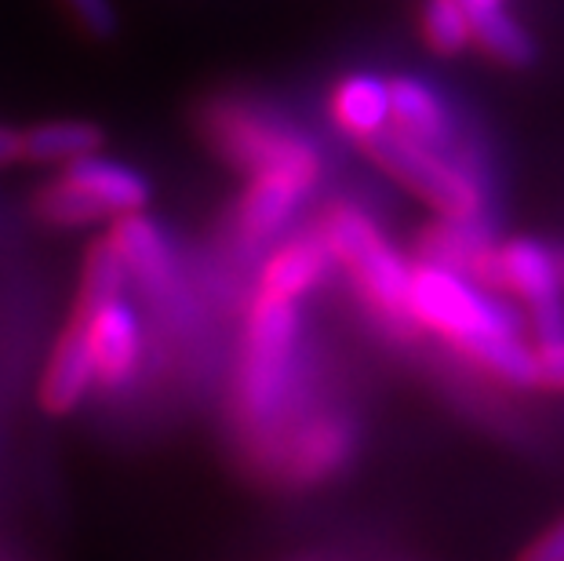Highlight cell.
<instances>
[{
    "label": "cell",
    "mask_w": 564,
    "mask_h": 561,
    "mask_svg": "<svg viewBox=\"0 0 564 561\" xmlns=\"http://www.w3.org/2000/svg\"><path fill=\"white\" fill-rule=\"evenodd\" d=\"M66 179L69 186L80 190L84 197H91L95 205L106 212V219H117V216H128V212H142L150 205V179L128 169L121 161H110V158H77L66 164V172L58 175Z\"/></svg>",
    "instance_id": "obj_10"
},
{
    "label": "cell",
    "mask_w": 564,
    "mask_h": 561,
    "mask_svg": "<svg viewBox=\"0 0 564 561\" xmlns=\"http://www.w3.org/2000/svg\"><path fill=\"white\" fill-rule=\"evenodd\" d=\"M37 212L47 223H55V226H88V223L106 219V212L95 205L91 197H84L80 190L69 186L66 179H55L52 186L41 190Z\"/></svg>",
    "instance_id": "obj_21"
},
{
    "label": "cell",
    "mask_w": 564,
    "mask_h": 561,
    "mask_svg": "<svg viewBox=\"0 0 564 561\" xmlns=\"http://www.w3.org/2000/svg\"><path fill=\"white\" fill-rule=\"evenodd\" d=\"M63 4L74 11V19L91 33V37L110 41L113 33H117V8H113V0H63Z\"/></svg>",
    "instance_id": "obj_22"
},
{
    "label": "cell",
    "mask_w": 564,
    "mask_h": 561,
    "mask_svg": "<svg viewBox=\"0 0 564 561\" xmlns=\"http://www.w3.org/2000/svg\"><path fill=\"white\" fill-rule=\"evenodd\" d=\"M524 561H564V518L524 554Z\"/></svg>",
    "instance_id": "obj_24"
},
{
    "label": "cell",
    "mask_w": 564,
    "mask_h": 561,
    "mask_svg": "<svg viewBox=\"0 0 564 561\" xmlns=\"http://www.w3.org/2000/svg\"><path fill=\"white\" fill-rule=\"evenodd\" d=\"M496 278H502L532 310L539 346L564 339V295L554 252L539 241H510L496 252Z\"/></svg>",
    "instance_id": "obj_6"
},
{
    "label": "cell",
    "mask_w": 564,
    "mask_h": 561,
    "mask_svg": "<svg viewBox=\"0 0 564 561\" xmlns=\"http://www.w3.org/2000/svg\"><path fill=\"white\" fill-rule=\"evenodd\" d=\"M128 289V270L121 256L113 252L110 241H99L91 248L88 267H84V281H80V295H77V314H91L106 303L121 300Z\"/></svg>",
    "instance_id": "obj_18"
},
{
    "label": "cell",
    "mask_w": 564,
    "mask_h": 561,
    "mask_svg": "<svg viewBox=\"0 0 564 561\" xmlns=\"http://www.w3.org/2000/svg\"><path fill=\"white\" fill-rule=\"evenodd\" d=\"M303 317L292 300L256 295L245 328V362L237 379V412L251 431H270L292 401L299 376Z\"/></svg>",
    "instance_id": "obj_1"
},
{
    "label": "cell",
    "mask_w": 564,
    "mask_h": 561,
    "mask_svg": "<svg viewBox=\"0 0 564 561\" xmlns=\"http://www.w3.org/2000/svg\"><path fill=\"white\" fill-rule=\"evenodd\" d=\"M390 125L408 139L426 142V147L448 142V128H452L441 95L419 77L390 80Z\"/></svg>",
    "instance_id": "obj_15"
},
{
    "label": "cell",
    "mask_w": 564,
    "mask_h": 561,
    "mask_svg": "<svg viewBox=\"0 0 564 561\" xmlns=\"http://www.w3.org/2000/svg\"><path fill=\"white\" fill-rule=\"evenodd\" d=\"M332 117L346 136L368 142L390 128V80L376 74H354L332 91Z\"/></svg>",
    "instance_id": "obj_14"
},
{
    "label": "cell",
    "mask_w": 564,
    "mask_h": 561,
    "mask_svg": "<svg viewBox=\"0 0 564 561\" xmlns=\"http://www.w3.org/2000/svg\"><path fill=\"white\" fill-rule=\"evenodd\" d=\"M470 26V41L481 44L507 66H528L535 58V41L507 11V0H455Z\"/></svg>",
    "instance_id": "obj_13"
},
{
    "label": "cell",
    "mask_w": 564,
    "mask_h": 561,
    "mask_svg": "<svg viewBox=\"0 0 564 561\" xmlns=\"http://www.w3.org/2000/svg\"><path fill=\"white\" fill-rule=\"evenodd\" d=\"M535 384L543 387H564V339L546 343L535 350Z\"/></svg>",
    "instance_id": "obj_23"
},
{
    "label": "cell",
    "mask_w": 564,
    "mask_h": 561,
    "mask_svg": "<svg viewBox=\"0 0 564 561\" xmlns=\"http://www.w3.org/2000/svg\"><path fill=\"white\" fill-rule=\"evenodd\" d=\"M113 252L121 256L128 278H135L142 289H147L153 300H175L178 295V262L172 245L158 223L142 212H128V216L113 219V234H110Z\"/></svg>",
    "instance_id": "obj_9"
},
{
    "label": "cell",
    "mask_w": 564,
    "mask_h": 561,
    "mask_svg": "<svg viewBox=\"0 0 564 561\" xmlns=\"http://www.w3.org/2000/svg\"><path fill=\"white\" fill-rule=\"evenodd\" d=\"M102 150V128L91 121H44L22 131V161L69 164Z\"/></svg>",
    "instance_id": "obj_16"
},
{
    "label": "cell",
    "mask_w": 564,
    "mask_h": 561,
    "mask_svg": "<svg viewBox=\"0 0 564 561\" xmlns=\"http://www.w3.org/2000/svg\"><path fill=\"white\" fill-rule=\"evenodd\" d=\"M332 262H335V256H332L328 241H324V234H303V237H295V241L273 248L267 256V262H262V278H259V292L295 303L328 278Z\"/></svg>",
    "instance_id": "obj_11"
},
{
    "label": "cell",
    "mask_w": 564,
    "mask_h": 561,
    "mask_svg": "<svg viewBox=\"0 0 564 561\" xmlns=\"http://www.w3.org/2000/svg\"><path fill=\"white\" fill-rule=\"evenodd\" d=\"M91 387H95L91 346H88V336H84V325L74 317V325L63 332V339L55 343L52 362H47V373L41 384V404L52 416H66L88 398Z\"/></svg>",
    "instance_id": "obj_12"
},
{
    "label": "cell",
    "mask_w": 564,
    "mask_h": 561,
    "mask_svg": "<svg viewBox=\"0 0 564 561\" xmlns=\"http://www.w3.org/2000/svg\"><path fill=\"white\" fill-rule=\"evenodd\" d=\"M423 33L434 52L441 55H459L463 47H470V26L455 0H426L423 4Z\"/></svg>",
    "instance_id": "obj_20"
},
{
    "label": "cell",
    "mask_w": 564,
    "mask_h": 561,
    "mask_svg": "<svg viewBox=\"0 0 564 561\" xmlns=\"http://www.w3.org/2000/svg\"><path fill=\"white\" fill-rule=\"evenodd\" d=\"M317 179L321 175L314 172H292V169L251 175L241 205H237V237H241V245L248 248L270 245L292 223L295 212L303 208V201L314 194Z\"/></svg>",
    "instance_id": "obj_7"
},
{
    "label": "cell",
    "mask_w": 564,
    "mask_h": 561,
    "mask_svg": "<svg viewBox=\"0 0 564 561\" xmlns=\"http://www.w3.org/2000/svg\"><path fill=\"white\" fill-rule=\"evenodd\" d=\"M365 147L382 169L393 179H401L404 186H412L444 219H481V205H485L481 186H477L459 164L444 161L437 147L408 139L398 128L379 131Z\"/></svg>",
    "instance_id": "obj_5"
},
{
    "label": "cell",
    "mask_w": 564,
    "mask_h": 561,
    "mask_svg": "<svg viewBox=\"0 0 564 561\" xmlns=\"http://www.w3.org/2000/svg\"><path fill=\"white\" fill-rule=\"evenodd\" d=\"M470 354L513 387H539L535 384V350L532 346H524L518 336L481 339L477 346H470Z\"/></svg>",
    "instance_id": "obj_19"
},
{
    "label": "cell",
    "mask_w": 564,
    "mask_h": 561,
    "mask_svg": "<svg viewBox=\"0 0 564 561\" xmlns=\"http://www.w3.org/2000/svg\"><path fill=\"white\" fill-rule=\"evenodd\" d=\"M200 125L212 147L248 179L281 169L321 175V150L314 142L259 110H248V106L237 103H215L204 110Z\"/></svg>",
    "instance_id": "obj_3"
},
{
    "label": "cell",
    "mask_w": 564,
    "mask_h": 561,
    "mask_svg": "<svg viewBox=\"0 0 564 561\" xmlns=\"http://www.w3.org/2000/svg\"><path fill=\"white\" fill-rule=\"evenodd\" d=\"M15 161H22V131L0 125V169Z\"/></svg>",
    "instance_id": "obj_25"
},
{
    "label": "cell",
    "mask_w": 564,
    "mask_h": 561,
    "mask_svg": "<svg viewBox=\"0 0 564 561\" xmlns=\"http://www.w3.org/2000/svg\"><path fill=\"white\" fill-rule=\"evenodd\" d=\"M324 241H328L335 262H343L354 273L357 289L365 292V300L382 310L387 317H408L404 314V289L412 267L404 256L393 248L387 237L379 234V226L371 223L365 212L350 205H339L324 219Z\"/></svg>",
    "instance_id": "obj_4"
},
{
    "label": "cell",
    "mask_w": 564,
    "mask_h": 561,
    "mask_svg": "<svg viewBox=\"0 0 564 561\" xmlns=\"http://www.w3.org/2000/svg\"><path fill=\"white\" fill-rule=\"evenodd\" d=\"M404 314L466 350L491 336H518V317L507 306L477 289L466 273L437 262H423L408 273Z\"/></svg>",
    "instance_id": "obj_2"
},
{
    "label": "cell",
    "mask_w": 564,
    "mask_h": 561,
    "mask_svg": "<svg viewBox=\"0 0 564 561\" xmlns=\"http://www.w3.org/2000/svg\"><path fill=\"white\" fill-rule=\"evenodd\" d=\"M84 325V336L91 346V362H95V384L102 387H124L139 368L142 357V321L135 314L124 295L113 303H106L91 314H74Z\"/></svg>",
    "instance_id": "obj_8"
},
{
    "label": "cell",
    "mask_w": 564,
    "mask_h": 561,
    "mask_svg": "<svg viewBox=\"0 0 564 561\" xmlns=\"http://www.w3.org/2000/svg\"><path fill=\"white\" fill-rule=\"evenodd\" d=\"M346 449H350V441L343 438L339 423L306 427L292 445V460H288V467H292V474L299 477V482H317V477L332 474L335 467H339Z\"/></svg>",
    "instance_id": "obj_17"
}]
</instances>
